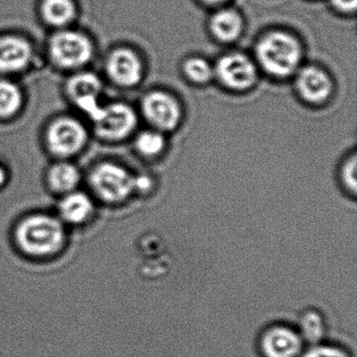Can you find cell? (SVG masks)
<instances>
[{"label":"cell","mask_w":357,"mask_h":357,"mask_svg":"<svg viewBox=\"0 0 357 357\" xmlns=\"http://www.w3.org/2000/svg\"><path fill=\"white\" fill-rule=\"evenodd\" d=\"M183 74L194 84H208L215 78L214 66L204 58H189L183 63Z\"/></svg>","instance_id":"cell-21"},{"label":"cell","mask_w":357,"mask_h":357,"mask_svg":"<svg viewBox=\"0 0 357 357\" xmlns=\"http://www.w3.org/2000/svg\"><path fill=\"white\" fill-rule=\"evenodd\" d=\"M89 185L99 199L118 204L135 193V175L116 162H104L91 170Z\"/></svg>","instance_id":"cell-4"},{"label":"cell","mask_w":357,"mask_h":357,"mask_svg":"<svg viewBox=\"0 0 357 357\" xmlns=\"http://www.w3.org/2000/svg\"><path fill=\"white\" fill-rule=\"evenodd\" d=\"M81 172L74 164L60 160L52 165L47 172V183L50 189L60 195L76 191L81 183Z\"/></svg>","instance_id":"cell-17"},{"label":"cell","mask_w":357,"mask_h":357,"mask_svg":"<svg viewBox=\"0 0 357 357\" xmlns=\"http://www.w3.org/2000/svg\"><path fill=\"white\" fill-rule=\"evenodd\" d=\"M211 32L221 43H234L241 36L244 29V20L241 13L234 8H218L210 20Z\"/></svg>","instance_id":"cell-15"},{"label":"cell","mask_w":357,"mask_h":357,"mask_svg":"<svg viewBox=\"0 0 357 357\" xmlns=\"http://www.w3.org/2000/svg\"><path fill=\"white\" fill-rule=\"evenodd\" d=\"M296 89L305 102L313 105L325 103L333 91L329 75L317 68L309 66L296 73Z\"/></svg>","instance_id":"cell-13"},{"label":"cell","mask_w":357,"mask_h":357,"mask_svg":"<svg viewBox=\"0 0 357 357\" xmlns=\"http://www.w3.org/2000/svg\"><path fill=\"white\" fill-rule=\"evenodd\" d=\"M38 11L43 22L57 30L70 28L78 16L77 0H39Z\"/></svg>","instance_id":"cell-16"},{"label":"cell","mask_w":357,"mask_h":357,"mask_svg":"<svg viewBox=\"0 0 357 357\" xmlns=\"http://www.w3.org/2000/svg\"><path fill=\"white\" fill-rule=\"evenodd\" d=\"M89 142V132L81 121L72 116L56 119L45 131V144L53 155L66 160L82 151Z\"/></svg>","instance_id":"cell-5"},{"label":"cell","mask_w":357,"mask_h":357,"mask_svg":"<svg viewBox=\"0 0 357 357\" xmlns=\"http://www.w3.org/2000/svg\"><path fill=\"white\" fill-rule=\"evenodd\" d=\"M202 5L206 6V7L218 8L225 7V6L229 5L231 3V0H198Z\"/></svg>","instance_id":"cell-26"},{"label":"cell","mask_w":357,"mask_h":357,"mask_svg":"<svg viewBox=\"0 0 357 357\" xmlns=\"http://www.w3.org/2000/svg\"><path fill=\"white\" fill-rule=\"evenodd\" d=\"M59 219L63 223L80 225L86 223L95 213V204L84 192H70L62 196L58 206Z\"/></svg>","instance_id":"cell-14"},{"label":"cell","mask_w":357,"mask_h":357,"mask_svg":"<svg viewBox=\"0 0 357 357\" xmlns=\"http://www.w3.org/2000/svg\"><path fill=\"white\" fill-rule=\"evenodd\" d=\"M214 74L222 86L236 91L252 89L258 79L256 64L241 53L222 56L214 66Z\"/></svg>","instance_id":"cell-8"},{"label":"cell","mask_w":357,"mask_h":357,"mask_svg":"<svg viewBox=\"0 0 357 357\" xmlns=\"http://www.w3.org/2000/svg\"><path fill=\"white\" fill-rule=\"evenodd\" d=\"M135 149L146 158H155L160 155L166 147V139L160 131L152 129L137 135L135 142Z\"/></svg>","instance_id":"cell-20"},{"label":"cell","mask_w":357,"mask_h":357,"mask_svg":"<svg viewBox=\"0 0 357 357\" xmlns=\"http://www.w3.org/2000/svg\"><path fill=\"white\" fill-rule=\"evenodd\" d=\"M14 241L20 252L31 258H50L59 254L66 242L64 223L59 217L32 214L24 217L14 231Z\"/></svg>","instance_id":"cell-1"},{"label":"cell","mask_w":357,"mask_h":357,"mask_svg":"<svg viewBox=\"0 0 357 357\" xmlns=\"http://www.w3.org/2000/svg\"><path fill=\"white\" fill-rule=\"evenodd\" d=\"M257 344L262 357H300L305 347L296 328L281 323L264 328Z\"/></svg>","instance_id":"cell-7"},{"label":"cell","mask_w":357,"mask_h":357,"mask_svg":"<svg viewBox=\"0 0 357 357\" xmlns=\"http://www.w3.org/2000/svg\"><path fill=\"white\" fill-rule=\"evenodd\" d=\"M256 58L267 74L275 78H287L300 70L302 47L289 33L273 31L258 41Z\"/></svg>","instance_id":"cell-2"},{"label":"cell","mask_w":357,"mask_h":357,"mask_svg":"<svg viewBox=\"0 0 357 357\" xmlns=\"http://www.w3.org/2000/svg\"><path fill=\"white\" fill-rule=\"evenodd\" d=\"M34 57L32 45L18 35L0 36V75L24 72Z\"/></svg>","instance_id":"cell-12"},{"label":"cell","mask_w":357,"mask_h":357,"mask_svg":"<svg viewBox=\"0 0 357 357\" xmlns=\"http://www.w3.org/2000/svg\"><path fill=\"white\" fill-rule=\"evenodd\" d=\"M93 124L96 135L109 142L122 141L137 128V116L131 106L123 102H114L102 106Z\"/></svg>","instance_id":"cell-6"},{"label":"cell","mask_w":357,"mask_h":357,"mask_svg":"<svg viewBox=\"0 0 357 357\" xmlns=\"http://www.w3.org/2000/svg\"><path fill=\"white\" fill-rule=\"evenodd\" d=\"M356 156H351L346 160L342 170V179L344 187L355 194L356 192Z\"/></svg>","instance_id":"cell-23"},{"label":"cell","mask_w":357,"mask_h":357,"mask_svg":"<svg viewBox=\"0 0 357 357\" xmlns=\"http://www.w3.org/2000/svg\"><path fill=\"white\" fill-rule=\"evenodd\" d=\"M300 357H352L347 349L337 344H312L306 351H303Z\"/></svg>","instance_id":"cell-22"},{"label":"cell","mask_w":357,"mask_h":357,"mask_svg":"<svg viewBox=\"0 0 357 357\" xmlns=\"http://www.w3.org/2000/svg\"><path fill=\"white\" fill-rule=\"evenodd\" d=\"M106 74L112 82L121 87L135 86L143 77V62L137 53L128 47H118L108 55Z\"/></svg>","instance_id":"cell-11"},{"label":"cell","mask_w":357,"mask_h":357,"mask_svg":"<svg viewBox=\"0 0 357 357\" xmlns=\"http://www.w3.org/2000/svg\"><path fill=\"white\" fill-rule=\"evenodd\" d=\"M334 11L344 15H351L356 12L357 0H329Z\"/></svg>","instance_id":"cell-24"},{"label":"cell","mask_w":357,"mask_h":357,"mask_svg":"<svg viewBox=\"0 0 357 357\" xmlns=\"http://www.w3.org/2000/svg\"><path fill=\"white\" fill-rule=\"evenodd\" d=\"M24 105V93L20 85L9 79H0V119L17 114Z\"/></svg>","instance_id":"cell-19"},{"label":"cell","mask_w":357,"mask_h":357,"mask_svg":"<svg viewBox=\"0 0 357 357\" xmlns=\"http://www.w3.org/2000/svg\"><path fill=\"white\" fill-rule=\"evenodd\" d=\"M142 112L155 130L170 131L181 123V104L170 93L162 91H151L142 100Z\"/></svg>","instance_id":"cell-10"},{"label":"cell","mask_w":357,"mask_h":357,"mask_svg":"<svg viewBox=\"0 0 357 357\" xmlns=\"http://www.w3.org/2000/svg\"><path fill=\"white\" fill-rule=\"evenodd\" d=\"M102 89V81L91 72L78 70L66 83V93L70 101L91 121L95 120L103 106L100 102Z\"/></svg>","instance_id":"cell-9"},{"label":"cell","mask_w":357,"mask_h":357,"mask_svg":"<svg viewBox=\"0 0 357 357\" xmlns=\"http://www.w3.org/2000/svg\"><path fill=\"white\" fill-rule=\"evenodd\" d=\"M6 181H7V171L3 168V165H0V188L5 185Z\"/></svg>","instance_id":"cell-27"},{"label":"cell","mask_w":357,"mask_h":357,"mask_svg":"<svg viewBox=\"0 0 357 357\" xmlns=\"http://www.w3.org/2000/svg\"><path fill=\"white\" fill-rule=\"evenodd\" d=\"M301 337L305 344H319L324 340L326 333V324L323 314L314 309L305 310L298 319V328Z\"/></svg>","instance_id":"cell-18"},{"label":"cell","mask_w":357,"mask_h":357,"mask_svg":"<svg viewBox=\"0 0 357 357\" xmlns=\"http://www.w3.org/2000/svg\"><path fill=\"white\" fill-rule=\"evenodd\" d=\"M47 52L50 59L58 68L78 72L91 61L95 47L84 33L68 28L57 30L52 35Z\"/></svg>","instance_id":"cell-3"},{"label":"cell","mask_w":357,"mask_h":357,"mask_svg":"<svg viewBox=\"0 0 357 357\" xmlns=\"http://www.w3.org/2000/svg\"><path fill=\"white\" fill-rule=\"evenodd\" d=\"M152 185L153 181L148 175H135V193H148Z\"/></svg>","instance_id":"cell-25"}]
</instances>
